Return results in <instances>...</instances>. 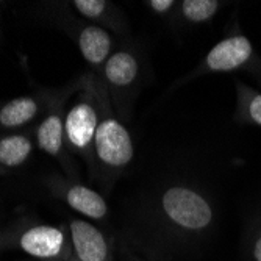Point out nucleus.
<instances>
[{
    "label": "nucleus",
    "instance_id": "20e7f679",
    "mask_svg": "<svg viewBox=\"0 0 261 261\" xmlns=\"http://www.w3.org/2000/svg\"><path fill=\"white\" fill-rule=\"evenodd\" d=\"M72 240L77 255L82 261H105L107 258V243L102 233L83 221H74L70 224Z\"/></svg>",
    "mask_w": 261,
    "mask_h": 261
},
{
    "label": "nucleus",
    "instance_id": "ddd939ff",
    "mask_svg": "<svg viewBox=\"0 0 261 261\" xmlns=\"http://www.w3.org/2000/svg\"><path fill=\"white\" fill-rule=\"evenodd\" d=\"M183 14L194 22H202L210 19L218 10L216 0H186L183 2Z\"/></svg>",
    "mask_w": 261,
    "mask_h": 261
},
{
    "label": "nucleus",
    "instance_id": "9d476101",
    "mask_svg": "<svg viewBox=\"0 0 261 261\" xmlns=\"http://www.w3.org/2000/svg\"><path fill=\"white\" fill-rule=\"evenodd\" d=\"M36 103L29 97H22L10 102L0 111V122L7 127L22 125L23 122L30 121L36 114Z\"/></svg>",
    "mask_w": 261,
    "mask_h": 261
},
{
    "label": "nucleus",
    "instance_id": "f257e3e1",
    "mask_svg": "<svg viewBox=\"0 0 261 261\" xmlns=\"http://www.w3.org/2000/svg\"><path fill=\"white\" fill-rule=\"evenodd\" d=\"M163 208L175 224L199 230L211 222V208L197 193L181 186L171 188L163 196Z\"/></svg>",
    "mask_w": 261,
    "mask_h": 261
},
{
    "label": "nucleus",
    "instance_id": "dca6fc26",
    "mask_svg": "<svg viewBox=\"0 0 261 261\" xmlns=\"http://www.w3.org/2000/svg\"><path fill=\"white\" fill-rule=\"evenodd\" d=\"M149 5H150L155 11L164 13V11H168V10L174 5V2H172V0H150Z\"/></svg>",
    "mask_w": 261,
    "mask_h": 261
},
{
    "label": "nucleus",
    "instance_id": "2eb2a0df",
    "mask_svg": "<svg viewBox=\"0 0 261 261\" xmlns=\"http://www.w3.org/2000/svg\"><path fill=\"white\" fill-rule=\"evenodd\" d=\"M249 111H250L252 119H253L256 124H259V125H261V96L253 97V100L250 102Z\"/></svg>",
    "mask_w": 261,
    "mask_h": 261
},
{
    "label": "nucleus",
    "instance_id": "423d86ee",
    "mask_svg": "<svg viewBox=\"0 0 261 261\" xmlns=\"http://www.w3.org/2000/svg\"><path fill=\"white\" fill-rule=\"evenodd\" d=\"M20 246L35 256H55L63 246V233L55 227H35L22 236Z\"/></svg>",
    "mask_w": 261,
    "mask_h": 261
},
{
    "label": "nucleus",
    "instance_id": "6e6552de",
    "mask_svg": "<svg viewBox=\"0 0 261 261\" xmlns=\"http://www.w3.org/2000/svg\"><path fill=\"white\" fill-rule=\"evenodd\" d=\"M67 202L74 210L83 213L88 218L100 219L107 213L105 200L97 193L85 186H75L70 189L67 193Z\"/></svg>",
    "mask_w": 261,
    "mask_h": 261
},
{
    "label": "nucleus",
    "instance_id": "f03ea898",
    "mask_svg": "<svg viewBox=\"0 0 261 261\" xmlns=\"http://www.w3.org/2000/svg\"><path fill=\"white\" fill-rule=\"evenodd\" d=\"M96 150L107 164H127L133 156V144L127 128L114 119L103 121L96 130Z\"/></svg>",
    "mask_w": 261,
    "mask_h": 261
},
{
    "label": "nucleus",
    "instance_id": "0eeeda50",
    "mask_svg": "<svg viewBox=\"0 0 261 261\" xmlns=\"http://www.w3.org/2000/svg\"><path fill=\"white\" fill-rule=\"evenodd\" d=\"M110 47H111V39L108 33L99 27H88L80 35L82 54L92 64L102 63L110 52Z\"/></svg>",
    "mask_w": 261,
    "mask_h": 261
},
{
    "label": "nucleus",
    "instance_id": "39448f33",
    "mask_svg": "<svg viewBox=\"0 0 261 261\" xmlns=\"http://www.w3.org/2000/svg\"><path fill=\"white\" fill-rule=\"evenodd\" d=\"M97 116L89 105L80 103L70 110L66 119V132L74 146L85 147L89 144L92 136H96Z\"/></svg>",
    "mask_w": 261,
    "mask_h": 261
},
{
    "label": "nucleus",
    "instance_id": "7ed1b4c3",
    "mask_svg": "<svg viewBox=\"0 0 261 261\" xmlns=\"http://www.w3.org/2000/svg\"><path fill=\"white\" fill-rule=\"evenodd\" d=\"M250 54L252 45L249 39L244 36H234L219 42L208 54L206 63L213 70H231L246 63Z\"/></svg>",
    "mask_w": 261,
    "mask_h": 261
},
{
    "label": "nucleus",
    "instance_id": "1a4fd4ad",
    "mask_svg": "<svg viewBox=\"0 0 261 261\" xmlns=\"http://www.w3.org/2000/svg\"><path fill=\"white\" fill-rule=\"evenodd\" d=\"M105 74H107V79L113 85L125 86L135 80L138 74V63L130 54L119 52L108 60Z\"/></svg>",
    "mask_w": 261,
    "mask_h": 261
},
{
    "label": "nucleus",
    "instance_id": "f8f14e48",
    "mask_svg": "<svg viewBox=\"0 0 261 261\" xmlns=\"http://www.w3.org/2000/svg\"><path fill=\"white\" fill-rule=\"evenodd\" d=\"M38 141L39 146L49 153H58L63 142V125L60 117L50 116L41 124L38 130Z\"/></svg>",
    "mask_w": 261,
    "mask_h": 261
},
{
    "label": "nucleus",
    "instance_id": "9b49d317",
    "mask_svg": "<svg viewBox=\"0 0 261 261\" xmlns=\"http://www.w3.org/2000/svg\"><path fill=\"white\" fill-rule=\"evenodd\" d=\"M32 144L23 136H10L0 141V163L7 166H17L29 156Z\"/></svg>",
    "mask_w": 261,
    "mask_h": 261
},
{
    "label": "nucleus",
    "instance_id": "4468645a",
    "mask_svg": "<svg viewBox=\"0 0 261 261\" xmlns=\"http://www.w3.org/2000/svg\"><path fill=\"white\" fill-rule=\"evenodd\" d=\"M77 10L88 16V17H97L103 13L105 10V2L103 0H75Z\"/></svg>",
    "mask_w": 261,
    "mask_h": 261
},
{
    "label": "nucleus",
    "instance_id": "f3484780",
    "mask_svg": "<svg viewBox=\"0 0 261 261\" xmlns=\"http://www.w3.org/2000/svg\"><path fill=\"white\" fill-rule=\"evenodd\" d=\"M253 255L256 258V261H261V234H259V238L255 244V250H253Z\"/></svg>",
    "mask_w": 261,
    "mask_h": 261
}]
</instances>
